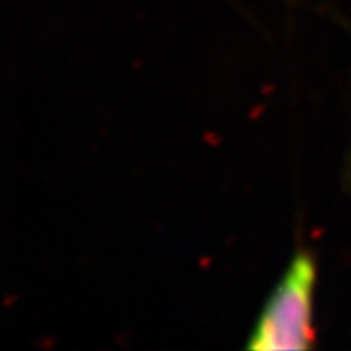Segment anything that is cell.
Returning a JSON list of instances; mask_svg holds the SVG:
<instances>
[{"instance_id": "6da1fadb", "label": "cell", "mask_w": 351, "mask_h": 351, "mask_svg": "<svg viewBox=\"0 0 351 351\" xmlns=\"http://www.w3.org/2000/svg\"><path fill=\"white\" fill-rule=\"evenodd\" d=\"M314 254L308 250H298L263 306L247 350H308L314 346Z\"/></svg>"}]
</instances>
